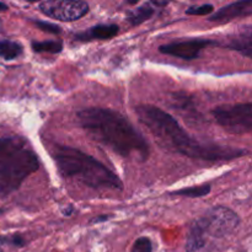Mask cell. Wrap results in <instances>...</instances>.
<instances>
[{
  "label": "cell",
  "mask_w": 252,
  "mask_h": 252,
  "mask_svg": "<svg viewBox=\"0 0 252 252\" xmlns=\"http://www.w3.org/2000/svg\"><path fill=\"white\" fill-rule=\"evenodd\" d=\"M135 111L140 122L159 140V143L167 149L191 159L204 161H229L238 159L248 153L236 148L198 142L180 126L174 116L157 106L140 105Z\"/></svg>",
  "instance_id": "cell-1"
},
{
  "label": "cell",
  "mask_w": 252,
  "mask_h": 252,
  "mask_svg": "<svg viewBox=\"0 0 252 252\" xmlns=\"http://www.w3.org/2000/svg\"><path fill=\"white\" fill-rule=\"evenodd\" d=\"M154 12L155 10L153 7V5L150 2H145L142 6L128 12L127 20L132 26H138V25L143 24L144 21L149 20L154 15Z\"/></svg>",
  "instance_id": "cell-13"
},
{
  "label": "cell",
  "mask_w": 252,
  "mask_h": 252,
  "mask_svg": "<svg viewBox=\"0 0 252 252\" xmlns=\"http://www.w3.org/2000/svg\"><path fill=\"white\" fill-rule=\"evenodd\" d=\"M73 212H74V208L71 206H69L68 209H64L63 213H64V216H70V214L73 213Z\"/></svg>",
  "instance_id": "cell-23"
},
{
  "label": "cell",
  "mask_w": 252,
  "mask_h": 252,
  "mask_svg": "<svg viewBox=\"0 0 252 252\" xmlns=\"http://www.w3.org/2000/svg\"><path fill=\"white\" fill-rule=\"evenodd\" d=\"M42 14L59 21H76L89 12V4L81 0H47L38 4Z\"/></svg>",
  "instance_id": "cell-7"
},
{
  "label": "cell",
  "mask_w": 252,
  "mask_h": 252,
  "mask_svg": "<svg viewBox=\"0 0 252 252\" xmlns=\"http://www.w3.org/2000/svg\"><path fill=\"white\" fill-rule=\"evenodd\" d=\"M204 244H206V231H204L199 219H197L193 221L191 229H189V236H187L186 251L196 252L201 250Z\"/></svg>",
  "instance_id": "cell-11"
},
{
  "label": "cell",
  "mask_w": 252,
  "mask_h": 252,
  "mask_svg": "<svg viewBox=\"0 0 252 252\" xmlns=\"http://www.w3.org/2000/svg\"><path fill=\"white\" fill-rule=\"evenodd\" d=\"M214 11V6L212 4H203L199 6H191L186 10L187 15H196V16H203V15L212 14Z\"/></svg>",
  "instance_id": "cell-18"
},
{
  "label": "cell",
  "mask_w": 252,
  "mask_h": 252,
  "mask_svg": "<svg viewBox=\"0 0 252 252\" xmlns=\"http://www.w3.org/2000/svg\"><path fill=\"white\" fill-rule=\"evenodd\" d=\"M1 245H11L15 248H22L25 245V240L20 235L12 236H2L0 235V246Z\"/></svg>",
  "instance_id": "cell-20"
},
{
  "label": "cell",
  "mask_w": 252,
  "mask_h": 252,
  "mask_svg": "<svg viewBox=\"0 0 252 252\" xmlns=\"http://www.w3.org/2000/svg\"><path fill=\"white\" fill-rule=\"evenodd\" d=\"M206 234L223 238L233 233L240 224V217L226 207H213L199 218Z\"/></svg>",
  "instance_id": "cell-6"
},
{
  "label": "cell",
  "mask_w": 252,
  "mask_h": 252,
  "mask_svg": "<svg viewBox=\"0 0 252 252\" xmlns=\"http://www.w3.org/2000/svg\"><path fill=\"white\" fill-rule=\"evenodd\" d=\"M32 49L36 53H61L63 49V42L59 39H49V41L32 42Z\"/></svg>",
  "instance_id": "cell-15"
},
{
  "label": "cell",
  "mask_w": 252,
  "mask_h": 252,
  "mask_svg": "<svg viewBox=\"0 0 252 252\" xmlns=\"http://www.w3.org/2000/svg\"><path fill=\"white\" fill-rule=\"evenodd\" d=\"M38 167V157L26 140L19 137L0 138V197L19 189Z\"/></svg>",
  "instance_id": "cell-4"
},
{
  "label": "cell",
  "mask_w": 252,
  "mask_h": 252,
  "mask_svg": "<svg viewBox=\"0 0 252 252\" xmlns=\"http://www.w3.org/2000/svg\"><path fill=\"white\" fill-rule=\"evenodd\" d=\"M211 185H202V186L189 187V189L174 191L171 192V194H174V196L189 197V198H198V197H204L207 196V194L211 193Z\"/></svg>",
  "instance_id": "cell-16"
},
{
  "label": "cell",
  "mask_w": 252,
  "mask_h": 252,
  "mask_svg": "<svg viewBox=\"0 0 252 252\" xmlns=\"http://www.w3.org/2000/svg\"><path fill=\"white\" fill-rule=\"evenodd\" d=\"M52 158L62 176L76 180L91 189L111 191L123 189L122 181L115 172L95 158L76 148L56 145L52 152Z\"/></svg>",
  "instance_id": "cell-3"
},
{
  "label": "cell",
  "mask_w": 252,
  "mask_h": 252,
  "mask_svg": "<svg viewBox=\"0 0 252 252\" xmlns=\"http://www.w3.org/2000/svg\"><path fill=\"white\" fill-rule=\"evenodd\" d=\"M150 4H152L153 6L162 7V6H166V5L169 4V2H167V1H152V2H150Z\"/></svg>",
  "instance_id": "cell-21"
},
{
  "label": "cell",
  "mask_w": 252,
  "mask_h": 252,
  "mask_svg": "<svg viewBox=\"0 0 252 252\" xmlns=\"http://www.w3.org/2000/svg\"><path fill=\"white\" fill-rule=\"evenodd\" d=\"M2 212H4V211H1V209H0V214H1V213H2Z\"/></svg>",
  "instance_id": "cell-25"
},
{
  "label": "cell",
  "mask_w": 252,
  "mask_h": 252,
  "mask_svg": "<svg viewBox=\"0 0 252 252\" xmlns=\"http://www.w3.org/2000/svg\"><path fill=\"white\" fill-rule=\"evenodd\" d=\"M7 9H9V6H7L6 4H4V2H0V11H6Z\"/></svg>",
  "instance_id": "cell-24"
},
{
  "label": "cell",
  "mask_w": 252,
  "mask_h": 252,
  "mask_svg": "<svg viewBox=\"0 0 252 252\" xmlns=\"http://www.w3.org/2000/svg\"><path fill=\"white\" fill-rule=\"evenodd\" d=\"M110 218V217L108 216H100V218H95V219H93V223H98V221H105V220H107V219Z\"/></svg>",
  "instance_id": "cell-22"
},
{
  "label": "cell",
  "mask_w": 252,
  "mask_h": 252,
  "mask_svg": "<svg viewBox=\"0 0 252 252\" xmlns=\"http://www.w3.org/2000/svg\"><path fill=\"white\" fill-rule=\"evenodd\" d=\"M252 14V1L251 0H246V1H236L233 4H229L226 6L221 7L217 12H213L209 21L212 22H225L231 21L238 17H245L250 16Z\"/></svg>",
  "instance_id": "cell-9"
},
{
  "label": "cell",
  "mask_w": 252,
  "mask_h": 252,
  "mask_svg": "<svg viewBox=\"0 0 252 252\" xmlns=\"http://www.w3.org/2000/svg\"><path fill=\"white\" fill-rule=\"evenodd\" d=\"M81 128L96 142L106 145L122 158L144 161L149 145L137 128L121 113L110 108L89 107L78 112Z\"/></svg>",
  "instance_id": "cell-2"
},
{
  "label": "cell",
  "mask_w": 252,
  "mask_h": 252,
  "mask_svg": "<svg viewBox=\"0 0 252 252\" xmlns=\"http://www.w3.org/2000/svg\"><path fill=\"white\" fill-rule=\"evenodd\" d=\"M229 49L239 52V53L244 54L246 58H251V51H252V37H251V30L249 27L245 32L240 33L239 36H235L233 39H230L228 44Z\"/></svg>",
  "instance_id": "cell-12"
},
{
  "label": "cell",
  "mask_w": 252,
  "mask_h": 252,
  "mask_svg": "<svg viewBox=\"0 0 252 252\" xmlns=\"http://www.w3.org/2000/svg\"><path fill=\"white\" fill-rule=\"evenodd\" d=\"M24 53V48L19 42L10 39H0V58L5 61H12L19 58Z\"/></svg>",
  "instance_id": "cell-14"
},
{
  "label": "cell",
  "mask_w": 252,
  "mask_h": 252,
  "mask_svg": "<svg viewBox=\"0 0 252 252\" xmlns=\"http://www.w3.org/2000/svg\"><path fill=\"white\" fill-rule=\"evenodd\" d=\"M130 252H153L152 241H150L149 238H145V236L137 239L133 244Z\"/></svg>",
  "instance_id": "cell-17"
},
{
  "label": "cell",
  "mask_w": 252,
  "mask_h": 252,
  "mask_svg": "<svg viewBox=\"0 0 252 252\" xmlns=\"http://www.w3.org/2000/svg\"><path fill=\"white\" fill-rule=\"evenodd\" d=\"M33 22L34 26L38 27L39 30L44 32H49V33H53V34H59L62 32V27L57 26V25L51 24V22H47V21H39V20H34Z\"/></svg>",
  "instance_id": "cell-19"
},
{
  "label": "cell",
  "mask_w": 252,
  "mask_h": 252,
  "mask_svg": "<svg viewBox=\"0 0 252 252\" xmlns=\"http://www.w3.org/2000/svg\"><path fill=\"white\" fill-rule=\"evenodd\" d=\"M213 44L217 43L212 39L193 38L162 44V46L159 47V51L160 53L167 54V56L176 57V58L185 59V61H192V59L198 58L202 49L208 46H213Z\"/></svg>",
  "instance_id": "cell-8"
},
{
  "label": "cell",
  "mask_w": 252,
  "mask_h": 252,
  "mask_svg": "<svg viewBox=\"0 0 252 252\" xmlns=\"http://www.w3.org/2000/svg\"><path fill=\"white\" fill-rule=\"evenodd\" d=\"M118 25H96L90 27L86 32L75 34L76 41H93V39H110L118 33Z\"/></svg>",
  "instance_id": "cell-10"
},
{
  "label": "cell",
  "mask_w": 252,
  "mask_h": 252,
  "mask_svg": "<svg viewBox=\"0 0 252 252\" xmlns=\"http://www.w3.org/2000/svg\"><path fill=\"white\" fill-rule=\"evenodd\" d=\"M214 120L231 134H246L252 129V106L250 102L218 106L213 110Z\"/></svg>",
  "instance_id": "cell-5"
}]
</instances>
